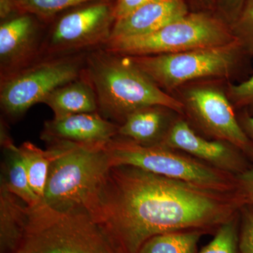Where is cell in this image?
<instances>
[{
    "instance_id": "cell-27",
    "label": "cell",
    "mask_w": 253,
    "mask_h": 253,
    "mask_svg": "<svg viewBox=\"0 0 253 253\" xmlns=\"http://www.w3.org/2000/svg\"><path fill=\"white\" fill-rule=\"evenodd\" d=\"M154 0H115L114 15L116 20L131 14L141 6Z\"/></svg>"
},
{
    "instance_id": "cell-23",
    "label": "cell",
    "mask_w": 253,
    "mask_h": 253,
    "mask_svg": "<svg viewBox=\"0 0 253 253\" xmlns=\"http://www.w3.org/2000/svg\"><path fill=\"white\" fill-rule=\"evenodd\" d=\"M230 28L245 54L253 57V0H246Z\"/></svg>"
},
{
    "instance_id": "cell-17",
    "label": "cell",
    "mask_w": 253,
    "mask_h": 253,
    "mask_svg": "<svg viewBox=\"0 0 253 253\" xmlns=\"http://www.w3.org/2000/svg\"><path fill=\"white\" fill-rule=\"evenodd\" d=\"M4 160L1 182L11 194L17 196L28 206L41 204L42 200L37 196L30 184L27 169L18 146L14 142L1 146Z\"/></svg>"
},
{
    "instance_id": "cell-16",
    "label": "cell",
    "mask_w": 253,
    "mask_h": 253,
    "mask_svg": "<svg viewBox=\"0 0 253 253\" xmlns=\"http://www.w3.org/2000/svg\"><path fill=\"white\" fill-rule=\"evenodd\" d=\"M52 110L54 117L80 113H98L96 93L85 75L60 86L43 101Z\"/></svg>"
},
{
    "instance_id": "cell-6",
    "label": "cell",
    "mask_w": 253,
    "mask_h": 253,
    "mask_svg": "<svg viewBox=\"0 0 253 253\" xmlns=\"http://www.w3.org/2000/svg\"><path fill=\"white\" fill-rule=\"evenodd\" d=\"M236 41L225 21L212 11H198L145 36L111 40L103 48L122 56H149L215 47Z\"/></svg>"
},
{
    "instance_id": "cell-19",
    "label": "cell",
    "mask_w": 253,
    "mask_h": 253,
    "mask_svg": "<svg viewBox=\"0 0 253 253\" xmlns=\"http://www.w3.org/2000/svg\"><path fill=\"white\" fill-rule=\"evenodd\" d=\"M24 160L32 189L42 201L46 179L51 163L59 156L61 149L56 144H49L46 150L26 141L18 146Z\"/></svg>"
},
{
    "instance_id": "cell-9",
    "label": "cell",
    "mask_w": 253,
    "mask_h": 253,
    "mask_svg": "<svg viewBox=\"0 0 253 253\" xmlns=\"http://www.w3.org/2000/svg\"><path fill=\"white\" fill-rule=\"evenodd\" d=\"M244 54L236 41L215 47L128 57L161 89H172L199 78L226 77Z\"/></svg>"
},
{
    "instance_id": "cell-8",
    "label": "cell",
    "mask_w": 253,
    "mask_h": 253,
    "mask_svg": "<svg viewBox=\"0 0 253 253\" xmlns=\"http://www.w3.org/2000/svg\"><path fill=\"white\" fill-rule=\"evenodd\" d=\"M115 0L80 5L56 16L46 26L41 59L89 52L111 40Z\"/></svg>"
},
{
    "instance_id": "cell-2",
    "label": "cell",
    "mask_w": 253,
    "mask_h": 253,
    "mask_svg": "<svg viewBox=\"0 0 253 253\" xmlns=\"http://www.w3.org/2000/svg\"><path fill=\"white\" fill-rule=\"evenodd\" d=\"M84 75L96 93L98 113L118 126L130 113L148 106L184 113L182 101L163 90L128 56L103 47L91 50L86 54Z\"/></svg>"
},
{
    "instance_id": "cell-5",
    "label": "cell",
    "mask_w": 253,
    "mask_h": 253,
    "mask_svg": "<svg viewBox=\"0 0 253 253\" xmlns=\"http://www.w3.org/2000/svg\"><path fill=\"white\" fill-rule=\"evenodd\" d=\"M112 166H132L217 191L240 189L237 176L163 145L144 146L119 135L104 146Z\"/></svg>"
},
{
    "instance_id": "cell-1",
    "label": "cell",
    "mask_w": 253,
    "mask_h": 253,
    "mask_svg": "<svg viewBox=\"0 0 253 253\" xmlns=\"http://www.w3.org/2000/svg\"><path fill=\"white\" fill-rule=\"evenodd\" d=\"M246 206L241 189L217 191L132 166H112L84 205L115 253H136L159 234L217 230Z\"/></svg>"
},
{
    "instance_id": "cell-21",
    "label": "cell",
    "mask_w": 253,
    "mask_h": 253,
    "mask_svg": "<svg viewBox=\"0 0 253 253\" xmlns=\"http://www.w3.org/2000/svg\"><path fill=\"white\" fill-rule=\"evenodd\" d=\"M96 1L101 0H8L14 15H34L46 24L66 10Z\"/></svg>"
},
{
    "instance_id": "cell-20",
    "label": "cell",
    "mask_w": 253,
    "mask_h": 253,
    "mask_svg": "<svg viewBox=\"0 0 253 253\" xmlns=\"http://www.w3.org/2000/svg\"><path fill=\"white\" fill-rule=\"evenodd\" d=\"M201 231L166 233L151 238L136 253H196Z\"/></svg>"
},
{
    "instance_id": "cell-3",
    "label": "cell",
    "mask_w": 253,
    "mask_h": 253,
    "mask_svg": "<svg viewBox=\"0 0 253 253\" xmlns=\"http://www.w3.org/2000/svg\"><path fill=\"white\" fill-rule=\"evenodd\" d=\"M14 253H115L86 211L63 212L43 201L28 206Z\"/></svg>"
},
{
    "instance_id": "cell-11",
    "label": "cell",
    "mask_w": 253,
    "mask_h": 253,
    "mask_svg": "<svg viewBox=\"0 0 253 253\" xmlns=\"http://www.w3.org/2000/svg\"><path fill=\"white\" fill-rule=\"evenodd\" d=\"M47 24L34 15L15 14L0 25V79L41 59Z\"/></svg>"
},
{
    "instance_id": "cell-25",
    "label": "cell",
    "mask_w": 253,
    "mask_h": 253,
    "mask_svg": "<svg viewBox=\"0 0 253 253\" xmlns=\"http://www.w3.org/2000/svg\"><path fill=\"white\" fill-rule=\"evenodd\" d=\"M229 95L234 107H253V76L240 84H231Z\"/></svg>"
},
{
    "instance_id": "cell-7",
    "label": "cell",
    "mask_w": 253,
    "mask_h": 253,
    "mask_svg": "<svg viewBox=\"0 0 253 253\" xmlns=\"http://www.w3.org/2000/svg\"><path fill=\"white\" fill-rule=\"evenodd\" d=\"M86 54L43 58L0 79V106L4 116L11 121L19 119L55 89L81 77Z\"/></svg>"
},
{
    "instance_id": "cell-28",
    "label": "cell",
    "mask_w": 253,
    "mask_h": 253,
    "mask_svg": "<svg viewBox=\"0 0 253 253\" xmlns=\"http://www.w3.org/2000/svg\"><path fill=\"white\" fill-rule=\"evenodd\" d=\"M241 192L246 199V206L253 211V166L237 175Z\"/></svg>"
},
{
    "instance_id": "cell-13",
    "label": "cell",
    "mask_w": 253,
    "mask_h": 253,
    "mask_svg": "<svg viewBox=\"0 0 253 253\" xmlns=\"http://www.w3.org/2000/svg\"><path fill=\"white\" fill-rule=\"evenodd\" d=\"M119 126L99 113L69 115L45 121L41 137L48 144L104 145L118 135Z\"/></svg>"
},
{
    "instance_id": "cell-12",
    "label": "cell",
    "mask_w": 253,
    "mask_h": 253,
    "mask_svg": "<svg viewBox=\"0 0 253 253\" xmlns=\"http://www.w3.org/2000/svg\"><path fill=\"white\" fill-rule=\"evenodd\" d=\"M161 145L190 155L236 176L253 166L248 156L234 145L226 141L205 139L183 119L173 121Z\"/></svg>"
},
{
    "instance_id": "cell-14",
    "label": "cell",
    "mask_w": 253,
    "mask_h": 253,
    "mask_svg": "<svg viewBox=\"0 0 253 253\" xmlns=\"http://www.w3.org/2000/svg\"><path fill=\"white\" fill-rule=\"evenodd\" d=\"M190 11L186 0H154L116 20L111 40L154 33L184 17Z\"/></svg>"
},
{
    "instance_id": "cell-26",
    "label": "cell",
    "mask_w": 253,
    "mask_h": 253,
    "mask_svg": "<svg viewBox=\"0 0 253 253\" xmlns=\"http://www.w3.org/2000/svg\"><path fill=\"white\" fill-rule=\"evenodd\" d=\"M246 0H215L213 13L230 26L235 21Z\"/></svg>"
},
{
    "instance_id": "cell-30",
    "label": "cell",
    "mask_w": 253,
    "mask_h": 253,
    "mask_svg": "<svg viewBox=\"0 0 253 253\" xmlns=\"http://www.w3.org/2000/svg\"><path fill=\"white\" fill-rule=\"evenodd\" d=\"M190 8V4H193L200 6V11H212L214 9L215 0H186Z\"/></svg>"
},
{
    "instance_id": "cell-18",
    "label": "cell",
    "mask_w": 253,
    "mask_h": 253,
    "mask_svg": "<svg viewBox=\"0 0 253 253\" xmlns=\"http://www.w3.org/2000/svg\"><path fill=\"white\" fill-rule=\"evenodd\" d=\"M28 205L11 194L1 182L0 185V226L4 247L14 253L22 237L27 218Z\"/></svg>"
},
{
    "instance_id": "cell-10",
    "label": "cell",
    "mask_w": 253,
    "mask_h": 253,
    "mask_svg": "<svg viewBox=\"0 0 253 253\" xmlns=\"http://www.w3.org/2000/svg\"><path fill=\"white\" fill-rule=\"evenodd\" d=\"M183 104L184 112L206 135L234 145L253 162V142L222 91L210 86L192 88L186 91Z\"/></svg>"
},
{
    "instance_id": "cell-15",
    "label": "cell",
    "mask_w": 253,
    "mask_h": 253,
    "mask_svg": "<svg viewBox=\"0 0 253 253\" xmlns=\"http://www.w3.org/2000/svg\"><path fill=\"white\" fill-rule=\"evenodd\" d=\"M168 110L159 106L136 110L119 126L118 135L144 146L161 144L172 123Z\"/></svg>"
},
{
    "instance_id": "cell-24",
    "label": "cell",
    "mask_w": 253,
    "mask_h": 253,
    "mask_svg": "<svg viewBox=\"0 0 253 253\" xmlns=\"http://www.w3.org/2000/svg\"><path fill=\"white\" fill-rule=\"evenodd\" d=\"M239 251L253 253V211L244 206L240 213Z\"/></svg>"
},
{
    "instance_id": "cell-29",
    "label": "cell",
    "mask_w": 253,
    "mask_h": 253,
    "mask_svg": "<svg viewBox=\"0 0 253 253\" xmlns=\"http://www.w3.org/2000/svg\"><path fill=\"white\" fill-rule=\"evenodd\" d=\"M238 118L243 129L253 142V116L248 111H244Z\"/></svg>"
},
{
    "instance_id": "cell-4",
    "label": "cell",
    "mask_w": 253,
    "mask_h": 253,
    "mask_svg": "<svg viewBox=\"0 0 253 253\" xmlns=\"http://www.w3.org/2000/svg\"><path fill=\"white\" fill-rule=\"evenodd\" d=\"M61 152L50 165L42 201L59 212L85 211L84 205L111 168L104 145L56 142Z\"/></svg>"
},
{
    "instance_id": "cell-22",
    "label": "cell",
    "mask_w": 253,
    "mask_h": 253,
    "mask_svg": "<svg viewBox=\"0 0 253 253\" xmlns=\"http://www.w3.org/2000/svg\"><path fill=\"white\" fill-rule=\"evenodd\" d=\"M239 230L240 214L222 224L217 229L212 241L199 253H241L239 251Z\"/></svg>"
}]
</instances>
